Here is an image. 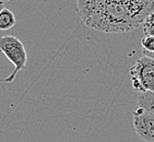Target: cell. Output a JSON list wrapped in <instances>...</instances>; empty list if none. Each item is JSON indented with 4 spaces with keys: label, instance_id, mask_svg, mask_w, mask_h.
<instances>
[{
    "label": "cell",
    "instance_id": "6da1fadb",
    "mask_svg": "<svg viewBox=\"0 0 154 142\" xmlns=\"http://www.w3.org/2000/svg\"><path fill=\"white\" fill-rule=\"evenodd\" d=\"M75 11L85 25L104 33H127L141 26L154 7L122 5L105 0H77Z\"/></svg>",
    "mask_w": 154,
    "mask_h": 142
},
{
    "label": "cell",
    "instance_id": "7a4b0ae2",
    "mask_svg": "<svg viewBox=\"0 0 154 142\" xmlns=\"http://www.w3.org/2000/svg\"><path fill=\"white\" fill-rule=\"evenodd\" d=\"M0 53L3 54L8 58V60L14 66V70L12 71V73L5 79H0V82H13L17 77V73L26 68L27 54L25 47L23 43L15 36H0Z\"/></svg>",
    "mask_w": 154,
    "mask_h": 142
},
{
    "label": "cell",
    "instance_id": "3957f363",
    "mask_svg": "<svg viewBox=\"0 0 154 142\" xmlns=\"http://www.w3.org/2000/svg\"><path fill=\"white\" fill-rule=\"evenodd\" d=\"M131 84L139 93L154 92V59L143 55L130 69Z\"/></svg>",
    "mask_w": 154,
    "mask_h": 142
},
{
    "label": "cell",
    "instance_id": "277c9868",
    "mask_svg": "<svg viewBox=\"0 0 154 142\" xmlns=\"http://www.w3.org/2000/svg\"><path fill=\"white\" fill-rule=\"evenodd\" d=\"M132 122L136 133L145 142H154V115L138 107L132 113Z\"/></svg>",
    "mask_w": 154,
    "mask_h": 142
},
{
    "label": "cell",
    "instance_id": "5b68a950",
    "mask_svg": "<svg viewBox=\"0 0 154 142\" xmlns=\"http://www.w3.org/2000/svg\"><path fill=\"white\" fill-rule=\"evenodd\" d=\"M17 23V18L11 10L3 8L0 11V31L10 30Z\"/></svg>",
    "mask_w": 154,
    "mask_h": 142
},
{
    "label": "cell",
    "instance_id": "8992f818",
    "mask_svg": "<svg viewBox=\"0 0 154 142\" xmlns=\"http://www.w3.org/2000/svg\"><path fill=\"white\" fill-rule=\"evenodd\" d=\"M139 107L154 115V92H143L138 96Z\"/></svg>",
    "mask_w": 154,
    "mask_h": 142
},
{
    "label": "cell",
    "instance_id": "52a82bcc",
    "mask_svg": "<svg viewBox=\"0 0 154 142\" xmlns=\"http://www.w3.org/2000/svg\"><path fill=\"white\" fill-rule=\"evenodd\" d=\"M141 26H142L144 35L154 36V12H150L145 17Z\"/></svg>",
    "mask_w": 154,
    "mask_h": 142
},
{
    "label": "cell",
    "instance_id": "ba28073f",
    "mask_svg": "<svg viewBox=\"0 0 154 142\" xmlns=\"http://www.w3.org/2000/svg\"><path fill=\"white\" fill-rule=\"evenodd\" d=\"M108 2L122 3V5H129V6H136V5H146V6L154 7V0H105Z\"/></svg>",
    "mask_w": 154,
    "mask_h": 142
},
{
    "label": "cell",
    "instance_id": "9c48e42d",
    "mask_svg": "<svg viewBox=\"0 0 154 142\" xmlns=\"http://www.w3.org/2000/svg\"><path fill=\"white\" fill-rule=\"evenodd\" d=\"M141 47H142V51L154 53V36L145 35L141 39Z\"/></svg>",
    "mask_w": 154,
    "mask_h": 142
},
{
    "label": "cell",
    "instance_id": "30bf717a",
    "mask_svg": "<svg viewBox=\"0 0 154 142\" xmlns=\"http://www.w3.org/2000/svg\"><path fill=\"white\" fill-rule=\"evenodd\" d=\"M142 53L144 56H148L150 58H152V59H154V53H149V51H142Z\"/></svg>",
    "mask_w": 154,
    "mask_h": 142
},
{
    "label": "cell",
    "instance_id": "8fae6325",
    "mask_svg": "<svg viewBox=\"0 0 154 142\" xmlns=\"http://www.w3.org/2000/svg\"><path fill=\"white\" fill-rule=\"evenodd\" d=\"M5 8V6H3V1H0V11H1V9H3Z\"/></svg>",
    "mask_w": 154,
    "mask_h": 142
},
{
    "label": "cell",
    "instance_id": "7c38bea8",
    "mask_svg": "<svg viewBox=\"0 0 154 142\" xmlns=\"http://www.w3.org/2000/svg\"><path fill=\"white\" fill-rule=\"evenodd\" d=\"M0 1H11V0H0Z\"/></svg>",
    "mask_w": 154,
    "mask_h": 142
}]
</instances>
